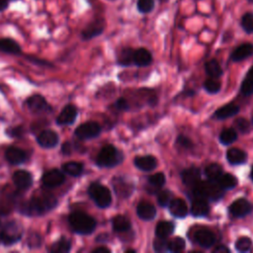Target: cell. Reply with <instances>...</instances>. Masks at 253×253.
I'll return each instance as SVG.
<instances>
[{
    "label": "cell",
    "instance_id": "cell-36",
    "mask_svg": "<svg viewBox=\"0 0 253 253\" xmlns=\"http://www.w3.org/2000/svg\"><path fill=\"white\" fill-rule=\"evenodd\" d=\"M218 139H219L220 143L227 145L237 139V133L233 128H225L220 132Z\"/></svg>",
    "mask_w": 253,
    "mask_h": 253
},
{
    "label": "cell",
    "instance_id": "cell-52",
    "mask_svg": "<svg viewBox=\"0 0 253 253\" xmlns=\"http://www.w3.org/2000/svg\"><path fill=\"white\" fill-rule=\"evenodd\" d=\"M92 252H93V253H110V252H111V250H110V249H108L107 247L101 246V247H98V248L94 249Z\"/></svg>",
    "mask_w": 253,
    "mask_h": 253
},
{
    "label": "cell",
    "instance_id": "cell-43",
    "mask_svg": "<svg viewBox=\"0 0 253 253\" xmlns=\"http://www.w3.org/2000/svg\"><path fill=\"white\" fill-rule=\"evenodd\" d=\"M251 246H252V240L247 236L240 237L235 242V248L239 252H247L251 249Z\"/></svg>",
    "mask_w": 253,
    "mask_h": 253
},
{
    "label": "cell",
    "instance_id": "cell-17",
    "mask_svg": "<svg viewBox=\"0 0 253 253\" xmlns=\"http://www.w3.org/2000/svg\"><path fill=\"white\" fill-rule=\"evenodd\" d=\"M136 213L143 220H152L156 216V209L152 204L142 201L137 205Z\"/></svg>",
    "mask_w": 253,
    "mask_h": 253
},
{
    "label": "cell",
    "instance_id": "cell-8",
    "mask_svg": "<svg viewBox=\"0 0 253 253\" xmlns=\"http://www.w3.org/2000/svg\"><path fill=\"white\" fill-rule=\"evenodd\" d=\"M101 132V126L96 122H87L80 125L74 131L80 139H90L98 136Z\"/></svg>",
    "mask_w": 253,
    "mask_h": 253
},
{
    "label": "cell",
    "instance_id": "cell-6",
    "mask_svg": "<svg viewBox=\"0 0 253 253\" xmlns=\"http://www.w3.org/2000/svg\"><path fill=\"white\" fill-rule=\"evenodd\" d=\"M23 234V227L20 222L16 220H11L5 223L1 232L0 239L5 245H12L18 242Z\"/></svg>",
    "mask_w": 253,
    "mask_h": 253
},
{
    "label": "cell",
    "instance_id": "cell-45",
    "mask_svg": "<svg viewBox=\"0 0 253 253\" xmlns=\"http://www.w3.org/2000/svg\"><path fill=\"white\" fill-rule=\"evenodd\" d=\"M236 128L241 132V133H247L250 130V124L245 118H239L235 121L234 123Z\"/></svg>",
    "mask_w": 253,
    "mask_h": 253
},
{
    "label": "cell",
    "instance_id": "cell-27",
    "mask_svg": "<svg viewBox=\"0 0 253 253\" xmlns=\"http://www.w3.org/2000/svg\"><path fill=\"white\" fill-rule=\"evenodd\" d=\"M114 188L116 190L117 195L124 198L128 197L132 192V184L128 183L127 181H125L122 178H116L114 180Z\"/></svg>",
    "mask_w": 253,
    "mask_h": 253
},
{
    "label": "cell",
    "instance_id": "cell-11",
    "mask_svg": "<svg viewBox=\"0 0 253 253\" xmlns=\"http://www.w3.org/2000/svg\"><path fill=\"white\" fill-rule=\"evenodd\" d=\"M64 173L58 169H51L45 172L42 178V184L47 188L58 187L64 182Z\"/></svg>",
    "mask_w": 253,
    "mask_h": 253
},
{
    "label": "cell",
    "instance_id": "cell-55",
    "mask_svg": "<svg viewBox=\"0 0 253 253\" xmlns=\"http://www.w3.org/2000/svg\"><path fill=\"white\" fill-rule=\"evenodd\" d=\"M251 179L253 180V168H252V170H251Z\"/></svg>",
    "mask_w": 253,
    "mask_h": 253
},
{
    "label": "cell",
    "instance_id": "cell-22",
    "mask_svg": "<svg viewBox=\"0 0 253 253\" xmlns=\"http://www.w3.org/2000/svg\"><path fill=\"white\" fill-rule=\"evenodd\" d=\"M152 61L150 51L144 47H139L133 51V63L137 66L149 65Z\"/></svg>",
    "mask_w": 253,
    "mask_h": 253
},
{
    "label": "cell",
    "instance_id": "cell-29",
    "mask_svg": "<svg viewBox=\"0 0 253 253\" xmlns=\"http://www.w3.org/2000/svg\"><path fill=\"white\" fill-rule=\"evenodd\" d=\"M215 182L222 190H230L237 185V179L229 173H222Z\"/></svg>",
    "mask_w": 253,
    "mask_h": 253
},
{
    "label": "cell",
    "instance_id": "cell-4",
    "mask_svg": "<svg viewBox=\"0 0 253 253\" xmlns=\"http://www.w3.org/2000/svg\"><path fill=\"white\" fill-rule=\"evenodd\" d=\"M124 160V154L117 147L108 144L105 145L97 155L96 164L99 167H115Z\"/></svg>",
    "mask_w": 253,
    "mask_h": 253
},
{
    "label": "cell",
    "instance_id": "cell-53",
    "mask_svg": "<svg viewBox=\"0 0 253 253\" xmlns=\"http://www.w3.org/2000/svg\"><path fill=\"white\" fill-rule=\"evenodd\" d=\"M62 153L64 154H69L70 153V150H71V145L69 142H65L63 145H62Z\"/></svg>",
    "mask_w": 253,
    "mask_h": 253
},
{
    "label": "cell",
    "instance_id": "cell-33",
    "mask_svg": "<svg viewBox=\"0 0 253 253\" xmlns=\"http://www.w3.org/2000/svg\"><path fill=\"white\" fill-rule=\"evenodd\" d=\"M240 92L244 96H249L253 93V66L248 70L240 87Z\"/></svg>",
    "mask_w": 253,
    "mask_h": 253
},
{
    "label": "cell",
    "instance_id": "cell-48",
    "mask_svg": "<svg viewBox=\"0 0 253 253\" xmlns=\"http://www.w3.org/2000/svg\"><path fill=\"white\" fill-rule=\"evenodd\" d=\"M115 107L120 111H126L129 109V105L125 98H120L116 101Z\"/></svg>",
    "mask_w": 253,
    "mask_h": 253
},
{
    "label": "cell",
    "instance_id": "cell-19",
    "mask_svg": "<svg viewBox=\"0 0 253 253\" xmlns=\"http://www.w3.org/2000/svg\"><path fill=\"white\" fill-rule=\"evenodd\" d=\"M253 54V43L245 42L238 45L231 53V59L235 62L241 61Z\"/></svg>",
    "mask_w": 253,
    "mask_h": 253
},
{
    "label": "cell",
    "instance_id": "cell-12",
    "mask_svg": "<svg viewBox=\"0 0 253 253\" xmlns=\"http://www.w3.org/2000/svg\"><path fill=\"white\" fill-rule=\"evenodd\" d=\"M38 143L43 148H52L59 141L58 134L51 129H44L37 136Z\"/></svg>",
    "mask_w": 253,
    "mask_h": 253
},
{
    "label": "cell",
    "instance_id": "cell-7",
    "mask_svg": "<svg viewBox=\"0 0 253 253\" xmlns=\"http://www.w3.org/2000/svg\"><path fill=\"white\" fill-rule=\"evenodd\" d=\"M105 29V21L103 18H96L91 21L81 32V39L89 41L100 36Z\"/></svg>",
    "mask_w": 253,
    "mask_h": 253
},
{
    "label": "cell",
    "instance_id": "cell-47",
    "mask_svg": "<svg viewBox=\"0 0 253 253\" xmlns=\"http://www.w3.org/2000/svg\"><path fill=\"white\" fill-rule=\"evenodd\" d=\"M167 242H168V241H166L165 238L157 237V239L153 242V248H154V250L157 251V252L167 250Z\"/></svg>",
    "mask_w": 253,
    "mask_h": 253
},
{
    "label": "cell",
    "instance_id": "cell-38",
    "mask_svg": "<svg viewBox=\"0 0 253 253\" xmlns=\"http://www.w3.org/2000/svg\"><path fill=\"white\" fill-rule=\"evenodd\" d=\"M205 174L210 180L215 181L222 174V168L217 163H211L206 167Z\"/></svg>",
    "mask_w": 253,
    "mask_h": 253
},
{
    "label": "cell",
    "instance_id": "cell-40",
    "mask_svg": "<svg viewBox=\"0 0 253 253\" xmlns=\"http://www.w3.org/2000/svg\"><path fill=\"white\" fill-rule=\"evenodd\" d=\"M155 7V0H136V9L141 14L150 13Z\"/></svg>",
    "mask_w": 253,
    "mask_h": 253
},
{
    "label": "cell",
    "instance_id": "cell-3",
    "mask_svg": "<svg viewBox=\"0 0 253 253\" xmlns=\"http://www.w3.org/2000/svg\"><path fill=\"white\" fill-rule=\"evenodd\" d=\"M193 188V194L196 198H202V199H210L211 201H217L221 199L223 196V191L218 184L213 181H199Z\"/></svg>",
    "mask_w": 253,
    "mask_h": 253
},
{
    "label": "cell",
    "instance_id": "cell-30",
    "mask_svg": "<svg viewBox=\"0 0 253 253\" xmlns=\"http://www.w3.org/2000/svg\"><path fill=\"white\" fill-rule=\"evenodd\" d=\"M62 171L64 174L77 177L80 176L83 172V164L76 161L66 162L62 165Z\"/></svg>",
    "mask_w": 253,
    "mask_h": 253
},
{
    "label": "cell",
    "instance_id": "cell-57",
    "mask_svg": "<svg viewBox=\"0 0 253 253\" xmlns=\"http://www.w3.org/2000/svg\"><path fill=\"white\" fill-rule=\"evenodd\" d=\"M249 3H251V4H253V0H247Z\"/></svg>",
    "mask_w": 253,
    "mask_h": 253
},
{
    "label": "cell",
    "instance_id": "cell-35",
    "mask_svg": "<svg viewBox=\"0 0 253 253\" xmlns=\"http://www.w3.org/2000/svg\"><path fill=\"white\" fill-rule=\"evenodd\" d=\"M205 69L208 75L213 78H217L222 74V69L217 60L211 59L205 64Z\"/></svg>",
    "mask_w": 253,
    "mask_h": 253
},
{
    "label": "cell",
    "instance_id": "cell-54",
    "mask_svg": "<svg viewBox=\"0 0 253 253\" xmlns=\"http://www.w3.org/2000/svg\"><path fill=\"white\" fill-rule=\"evenodd\" d=\"M28 59L29 60H31V61H33V62H38V64H42V65H49L48 64V62H46V61H44V60H41V59H35L34 57H28Z\"/></svg>",
    "mask_w": 253,
    "mask_h": 253
},
{
    "label": "cell",
    "instance_id": "cell-26",
    "mask_svg": "<svg viewBox=\"0 0 253 253\" xmlns=\"http://www.w3.org/2000/svg\"><path fill=\"white\" fill-rule=\"evenodd\" d=\"M209 211L210 207L205 199L196 198L195 201L192 203L191 212L194 216H205L208 214Z\"/></svg>",
    "mask_w": 253,
    "mask_h": 253
},
{
    "label": "cell",
    "instance_id": "cell-25",
    "mask_svg": "<svg viewBox=\"0 0 253 253\" xmlns=\"http://www.w3.org/2000/svg\"><path fill=\"white\" fill-rule=\"evenodd\" d=\"M226 159L231 165H240L246 162L247 154L239 148H230L226 152Z\"/></svg>",
    "mask_w": 253,
    "mask_h": 253
},
{
    "label": "cell",
    "instance_id": "cell-46",
    "mask_svg": "<svg viewBox=\"0 0 253 253\" xmlns=\"http://www.w3.org/2000/svg\"><path fill=\"white\" fill-rule=\"evenodd\" d=\"M176 141H177V143L180 146H182L184 148H191V147H193V141L188 136H186L184 134H179L177 139H176Z\"/></svg>",
    "mask_w": 253,
    "mask_h": 253
},
{
    "label": "cell",
    "instance_id": "cell-1",
    "mask_svg": "<svg viewBox=\"0 0 253 253\" xmlns=\"http://www.w3.org/2000/svg\"><path fill=\"white\" fill-rule=\"evenodd\" d=\"M56 198L51 194H42L24 202L19 207V211L25 215H41L55 208Z\"/></svg>",
    "mask_w": 253,
    "mask_h": 253
},
{
    "label": "cell",
    "instance_id": "cell-5",
    "mask_svg": "<svg viewBox=\"0 0 253 253\" xmlns=\"http://www.w3.org/2000/svg\"><path fill=\"white\" fill-rule=\"evenodd\" d=\"M88 194L99 208H108L112 203V195L110 190L98 182H94L89 186Z\"/></svg>",
    "mask_w": 253,
    "mask_h": 253
},
{
    "label": "cell",
    "instance_id": "cell-18",
    "mask_svg": "<svg viewBox=\"0 0 253 253\" xmlns=\"http://www.w3.org/2000/svg\"><path fill=\"white\" fill-rule=\"evenodd\" d=\"M200 177L201 172L200 169L197 167H191L181 172L182 181L188 187H194L200 181Z\"/></svg>",
    "mask_w": 253,
    "mask_h": 253
},
{
    "label": "cell",
    "instance_id": "cell-31",
    "mask_svg": "<svg viewBox=\"0 0 253 253\" xmlns=\"http://www.w3.org/2000/svg\"><path fill=\"white\" fill-rule=\"evenodd\" d=\"M175 229V224L171 221H160L156 225L155 234L157 237L166 238L170 234L173 233Z\"/></svg>",
    "mask_w": 253,
    "mask_h": 253
},
{
    "label": "cell",
    "instance_id": "cell-24",
    "mask_svg": "<svg viewBox=\"0 0 253 253\" xmlns=\"http://www.w3.org/2000/svg\"><path fill=\"white\" fill-rule=\"evenodd\" d=\"M0 50L5 53L15 54V55L20 54L22 52L20 44L16 41L10 38L0 39Z\"/></svg>",
    "mask_w": 253,
    "mask_h": 253
},
{
    "label": "cell",
    "instance_id": "cell-58",
    "mask_svg": "<svg viewBox=\"0 0 253 253\" xmlns=\"http://www.w3.org/2000/svg\"><path fill=\"white\" fill-rule=\"evenodd\" d=\"M160 2H166V1H168V0H159Z\"/></svg>",
    "mask_w": 253,
    "mask_h": 253
},
{
    "label": "cell",
    "instance_id": "cell-42",
    "mask_svg": "<svg viewBox=\"0 0 253 253\" xmlns=\"http://www.w3.org/2000/svg\"><path fill=\"white\" fill-rule=\"evenodd\" d=\"M220 86H221L220 82L217 79L213 78V77H211V78L207 79L204 83V88L210 94L217 93L220 90Z\"/></svg>",
    "mask_w": 253,
    "mask_h": 253
},
{
    "label": "cell",
    "instance_id": "cell-50",
    "mask_svg": "<svg viewBox=\"0 0 253 253\" xmlns=\"http://www.w3.org/2000/svg\"><path fill=\"white\" fill-rule=\"evenodd\" d=\"M230 250L226 247V246H224V245H218L216 248H214V250H213V252L214 253H228Z\"/></svg>",
    "mask_w": 253,
    "mask_h": 253
},
{
    "label": "cell",
    "instance_id": "cell-10",
    "mask_svg": "<svg viewBox=\"0 0 253 253\" xmlns=\"http://www.w3.org/2000/svg\"><path fill=\"white\" fill-rule=\"evenodd\" d=\"M26 104H27V107L29 108V110L36 114L47 113L51 110L50 106L47 104L45 99L42 95H39V94L31 96L27 100Z\"/></svg>",
    "mask_w": 253,
    "mask_h": 253
},
{
    "label": "cell",
    "instance_id": "cell-14",
    "mask_svg": "<svg viewBox=\"0 0 253 253\" xmlns=\"http://www.w3.org/2000/svg\"><path fill=\"white\" fill-rule=\"evenodd\" d=\"M5 157H6V160L9 163L14 164V165H18V164L24 163L28 159V154L25 150H23L19 147L9 146L6 149Z\"/></svg>",
    "mask_w": 253,
    "mask_h": 253
},
{
    "label": "cell",
    "instance_id": "cell-13",
    "mask_svg": "<svg viewBox=\"0 0 253 253\" xmlns=\"http://www.w3.org/2000/svg\"><path fill=\"white\" fill-rule=\"evenodd\" d=\"M77 117V109L73 105H66L56 119V124L59 126L72 125Z\"/></svg>",
    "mask_w": 253,
    "mask_h": 253
},
{
    "label": "cell",
    "instance_id": "cell-23",
    "mask_svg": "<svg viewBox=\"0 0 253 253\" xmlns=\"http://www.w3.org/2000/svg\"><path fill=\"white\" fill-rule=\"evenodd\" d=\"M238 112H239V107L234 103H229L217 109L213 114V118L217 120H224V119L235 116L236 114H238Z\"/></svg>",
    "mask_w": 253,
    "mask_h": 253
},
{
    "label": "cell",
    "instance_id": "cell-34",
    "mask_svg": "<svg viewBox=\"0 0 253 253\" xmlns=\"http://www.w3.org/2000/svg\"><path fill=\"white\" fill-rule=\"evenodd\" d=\"M133 49L131 47H124L118 55V62L121 65H129L133 62Z\"/></svg>",
    "mask_w": 253,
    "mask_h": 253
},
{
    "label": "cell",
    "instance_id": "cell-15",
    "mask_svg": "<svg viewBox=\"0 0 253 253\" xmlns=\"http://www.w3.org/2000/svg\"><path fill=\"white\" fill-rule=\"evenodd\" d=\"M13 182L20 190H27L33 184V176L29 171L17 170L13 174Z\"/></svg>",
    "mask_w": 253,
    "mask_h": 253
},
{
    "label": "cell",
    "instance_id": "cell-21",
    "mask_svg": "<svg viewBox=\"0 0 253 253\" xmlns=\"http://www.w3.org/2000/svg\"><path fill=\"white\" fill-rule=\"evenodd\" d=\"M170 212L179 218H183L188 214V207L184 200L182 199H174L169 204Z\"/></svg>",
    "mask_w": 253,
    "mask_h": 253
},
{
    "label": "cell",
    "instance_id": "cell-9",
    "mask_svg": "<svg viewBox=\"0 0 253 253\" xmlns=\"http://www.w3.org/2000/svg\"><path fill=\"white\" fill-rule=\"evenodd\" d=\"M228 211L234 217H243L252 211V205L246 199L240 198L231 203Z\"/></svg>",
    "mask_w": 253,
    "mask_h": 253
},
{
    "label": "cell",
    "instance_id": "cell-49",
    "mask_svg": "<svg viewBox=\"0 0 253 253\" xmlns=\"http://www.w3.org/2000/svg\"><path fill=\"white\" fill-rule=\"evenodd\" d=\"M10 0H0V12H4L10 6Z\"/></svg>",
    "mask_w": 253,
    "mask_h": 253
},
{
    "label": "cell",
    "instance_id": "cell-51",
    "mask_svg": "<svg viewBox=\"0 0 253 253\" xmlns=\"http://www.w3.org/2000/svg\"><path fill=\"white\" fill-rule=\"evenodd\" d=\"M9 133H10L11 136H17L18 137V136H20L22 134V128L20 126L15 127V128L9 130Z\"/></svg>",
    "mask_w": 253,
    "mask_h": 253
},
{
    "label": "cell",
    "instance_id": "cell-2",
    "mask_svg": "<svg viewBox=\"0 0 253 253\" xmlns=\"http://www.w3.org/2000/svg\"><path fill=\"white\" fill-rule=\"evenodd\" d=\"M68 221L74 232L83 235L92 233L97 225L95 218L83 211H74L70 213Z\"/></svg>",
    "mask_w": 253,
    "mask_h": 253
},
{
    "label": "cell",
    "instance_id": "cell-16",
    "mask_svg": "<svg viewBox=\"0 0 253 253\" xmlns=\"http://www.w3.org/2000/svg\"><path fill=\"white\" fill-rule=\"evenodd\" d=\"M195 241L202 247L209 248L215 242V235L209 229H199L195 232Z\"/></svg>",
    "mask_w": 253,
    "mask_h": 253
},
{
    "label": "cell",
    "instance_id": "cell-41",
    "mask_svg": "<svg viewBox=\"0 0 253 253\" xmlns=\"http://www.w3.org/2000/svg\"><path fill=\"white\" fill-rule=\"evenodd\" d=\"M185 248V240L182 237H176L167 242V251L180 252Z\"/></svg>",
    "mask_w": 253,
    "mask_h": 253
},
{
    "label": "cell",
    "instance_id": "cell-37",
    "mask_svg": "<svg viewBox=\"0 0 253 253\" xmlns=\"http://www.w3.org/2000/svg\"><path fill=\"white\" fill-rule=\"evenodd\" d=\"M240 26L247 34H253V13L246 12L241 16Z\"/></svg>",
    "mask_w": 253,
    "mask_h": 253
},
{
    "label": "cell",
    "instance_id": "cell-44",
    "mask_svg": "<svg viewBox=\"0 0 253 253\" xmlns=\"http://www.w3.org/2000/svg\"><path fill=\"white\" fill-rule=\"evenodd\" d=\"M157 201H158V204L161 207L169 206L170 202L172 201V194H171V192L168 191V190L160 191L158 193V196H157Z\"/></svg>",
    "mask_w": 253,
    "mask_h": 253
},
{
    "label": "cell",
    "instance_id": "cell-28",
    "mask_svg": "<svg viewBox=\"0 0 253 253\" xmlns=\"http://www.w3.org/2000/svg\"><path fill=\"white\" fill-rule=\"evenodd\" d=\"M112 226H113V229L117 232H126L129 230L131 223L127 217H126L125 215L119 214L112 219Z\"/></svg>",
    "mask_w": 253,
    "mask_h": 253
},
{
    "label": "cell",
    "instance_id": "cell-32",
    "mask_svg": "<svg viewBox=\"0 0 253 253\" xmlns=\"http://www.w3.org/2000/svg\"><path fill=\"white\" fill-rule=\"evenodd\" d=\"M71 243L64 236L55 241L49 248V251L52 253H66L70 250Z\"/></svg>",
    "mask_w": 253,
    "mask_h": 253
},
{
    "label": "cell",
    "instance_id": "cell-39",
    "mask_svg": "<svg viewBox=\"0 0 253 253\" xmlns=\"http://www.w3.org/2000/svg\"><path fill=\"white\" fill-rule=\"evenodd\" d=\"M166 182V177L163 173L159 172L156 174H153L148 177V183L152 189L156 192L158 189H160Z\"/></svg>",
    "mask_w": 253,
    "mask_h": 253
},
{
    "label": "cell",
    "instance_id": "cell-20",
    "mask_svg": "<svg viewBox=\"0 0 253 253\" xmlns=\"http://www.w3.org/2000/svg\"><path fill=\"white\" fill-rule=\"evenodd\" d=\"M134 165L142 171H151L157 166V159L152 155L136 156L134 158Z\"/></svg>",
    "mask_w": 253,
    "mask_h": 253
},
{
    "label": "cell",
    "instance_id": "cell-59",
    "mask_svg": "<svg viewBox=\"0 0 253 253\" xmlns=\"http://www.w3.org/2000/svg\"><path fill=\"white\" fill-rule=\"evenodd\" d=\"M12 1H16V0H10V2H12Z\"/></svg>",
    "mask_w": 253,
    "mask_h": 253
},
{
    "label": "cell",
    "instance_id": "cell-56",
    "mask_svg": "<svg viewBox=\"0 0 253 253\" xmlns=\"http://www.w3.org/2000/svg\"><path fill=\"white\" fill-rule=\"evenodd\" d=\"M126 252H135L134 250H130V249H128V250H126Z\"/></svg>",
    "mask_w": 253,
    "mask_h": 253
}]
</instances>
